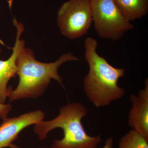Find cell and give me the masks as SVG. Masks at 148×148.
<instances>
[{"label":"cell","mask_w":148,"mask_h":148,"mask_svg":"<svg viewBox=\"0 0 148 148\" xmlns=\"http://www.w3.org/2000/svg\"><path fill=\"white\" fill-rule=\"evenodd\" d=\"M78 60L70 52L64 53L55 62L42 63L36 60L31 49L24 47L16 59V75L19 77V82L14 90L12 88L11 90L8 97L10 102L39 98L43 94L52 79L64 88L63 78L58 73V69L65 62Z\"/></svg>","instance_id":"6da1fadb"},{"label":"cell","mask_w":148,"mask_h":148,"mask_svg":"<svg viewBox=\"0 0 148 148\" xmlns=\"http://www.w3.org/2000/svg\"><path fill=\"white\" fill-rule=\"evenodd\" d=\"M85 57L89 71L84 79V88L88 100L97 108L108 106L124 96V89L119 86V80L124 76L125 70L112 66L96 52L98 42L88 37L84 41Z\"/></svg>","instance_id":"7a4b0ae2"},{"label":"cell","mask_w":148,"mask_h":148,"mask_svg":"<svg viewBox=\"0 0 148 148\" xmlns=\"http://www.w3.org/2000/svg\"><path fill=\"white\" fill-rule=\"evenodd\" d=\"M88 113L82 103L74 102L61 107L58 116L51 120L41 121L35 124L34 131L40 140L56 128L63 130L64 137L53 141L51 148H96L101 143V135L90 136L82 122Z\"/></svg>","instance_id":"3957f363"},{"label":"cell","mask_w":148,"mask_h":148,"mask_svg":"<svg viewBox=\"0 0 148 148\" xmlns=\"http://www.w3.org/2000/svg\"><path fill=\"white\" fill-rule=\"evenodd\" d=\"M90 3L94 28L101 38L117 40L134 28L114 0H90Z\"/></svg>","instance_id":"277c9868"},{"label":"cell","mask_w":148,"mask_h":148,"mask_svg":"<svg viewBox=\"0 0 148 148\" xmlns=\"http://www.w3.org/2000/svg\"><path fill=\"white\" fill-rule=\"evenodd\" d=\"M92 21L90 0H69L63 3L57 13L61 34L70 39L86 34Z\"/></svg>","instance_id":"5b68a950"},{"label":"cell","mask_w":148,"mask_h":148,"mask_svg":"<svg viewBox=\"0 0 148 148\" xmlns=\"http://www.w3.org/2000/svg\"><path fill=\"white\" fill-rule=\"evenodd\" d=\"M45 117L42 111L37 110L19 116L3 119L0 125V148L10 147L23 130L41 121Z\"/></svg>","instance_id":"8992f818"},{"label":"cell","mask_w":148,"mask_h":148,"mask_svg":"<svg viewBox=\"0 0 148 148\" xmlns=\"http://www.w3.org/2000/svg\"><path fill=\"white\" fill-rule=\"evenodd\" d=\"M13 25L16 29V40L12 48L11 55L5 61L0 60V103L5 104L7 98L10 94L12 88L8 87V84L12 77H15L17 73L16 61L17 56L21 49L25 47V41L21 39L24 30V26L13 18Z\"/></svg>","instance_id":"52a82bcc"},{"label":"cell","mask_w":148,"mask_h":148,"mask_svg":"<svg viewBox=\"0 0 148 148\" xmlns=\"http://www.w3.org/2000/svg\"><path fill=\"white\" fill-rule=\"evenodd\" d=\"M145 87L138 95L130 96L132 107L128 114L127 122L132 130L148 140V79L145 82Z\"/></svg>","instance_id":"ba28073f"},{"label":"cell","mask_w":148,"mask_h":148,"mask_svg":"<svg viewBox=\"0 0 148 148\" xmlns=\"http://www.w3.org/2000/svg\"><path fill=\"white\" fill-rule=\"evenodd\" d=\"M115 3L130 21L142 18L148 11V0H114Z\"/></svg>","instance_id":"9c48e42d"},{"label":"cell","mask_w":148,"mask_h":148,"mask_svg":"<svg viewBox=\"0 0 148 148\" xmlns=\"http://www.w3.org/2000/svg\"><path fill=\"white\" fill-rule=\"evenodd\" d=\"M148 140L139 132L131 130L119 142V148H148Z\"/></svg>","instance_id":"30bf717a"},{"label":"cell","mask_w":148,"mask_h":148,"mask_svg":"<svg viewBox=\"0 0 148 148\" xmlns=\"http://www.w3.org/2000/svg\"><path fill=\"white\" fill-rule=\"evenodd\" d=\"M12 109V106L10 104H3L0 103V117L3 119L6 118L8 114Z\"/></svg>","instance_id":"8fae6325"},{"label":"cell","mask_w":148,"mask_h":148,"mask_svg":"<svg viewBox=\"0 0 148 148\" xmlns=\"http://www.w3.org/2000/svg\"><path fill=\"white\" fill-rule=\"evenodd\" d=\"M113 138L112 137H110L106 140L105 145L102 148H113Z\"/></svg>","instance_id":"7c38bea8"},{"label":"cell","mask_w":148,"mask_h":148,"mask_svg":"<svg viewBox=\"0 0 148 148\" xmlns=\"http://www.w3.org/2000/svg\"><path fill=\"white\" fill-rule=\"evenodd\" d=\"M11 148H21L19 147H18V146L14 144H12L10 146V147H9Z\"/></svg>","instance_id":"4fadbf2b"},{"label":"cell","mask_w":148,"mask_h":148,"mask_svg":"<svg viewBox=\"0 0 148 148\" xmlns=\"http://www.w3.org/2000/svg\"><path fill=\"white\" fill-rule=\"evenodd\" d=\"M1 47H0V53H1Z\"/></svg>","instance_id":"5bb4252c"},{"label":"cell","mask_w":148,"mask_h":148,"mask_svg":"<svg viewBox=\"0 0 148 148\" xmlns=\"http://www.w3.org/2000/svg\"><path fill=\"white\" fill-rule=\"evenodd\" d=\"M39 148H44V147H40Z\"/></svg>","instance_id":"9a60e30c"}]
</instances>
